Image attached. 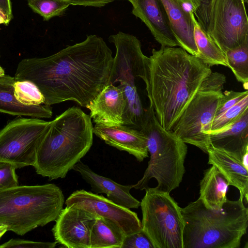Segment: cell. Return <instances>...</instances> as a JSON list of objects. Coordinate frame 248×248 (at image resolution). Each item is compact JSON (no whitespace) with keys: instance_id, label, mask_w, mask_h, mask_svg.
<instances>
[{"instance_id":"1","label":"cell","mask_w":248,"mask_h":248,"mask_svg":"<svg viewBox=\"0 0 248 248\" xmlns=\"http://www.w3.org/2000/svg\"><path fill=\"white\" fill-rule=\"evenodd\" d=\"M113 59L104 39L89 35L46 57L22 60L14 78L33 83L45 105L73 101L86 108L108 84Z\"/></svg>"},{"instance_id":"6","label":"cell","mask_w":248,"mask_h":248,"mask_svg":"<svg viewBox=\"0 0 248 248\" xmlns=\"http://www.w3.org/2000/svg\"><path fill=\"white\" fill-rule=\"evenodd\" d=\"M140 131L146 138L150 159L142 177L133 185V188L145 189L155 178L157 182L156 189L170 193L179 187L185 173L187 145L171 130L161 125L150 103L145 109Z\"/></svg>"},{"instance_id":"41","label":"cell","mask_w":248,"mask_h":248,"mask_svg":"<svg viewBox=\"0 0 248 248\" xmlns=\"http://www.w3.org/2000/svg\"><path fill=\"white\" fill-rule=\"evenodd\" d=\"M5 75V71L3 68L0 65V77Z\"/></svg>"},{"instance_id":"14","label":"cell","mask_w":248,"mask_h":248,"mask_svg":"<svg viewBox=\"0 0 248 248\" xmlns=\"http://www.w3.org/2000/svg\"><path fill=\"white\" fill-rule=\"evenodd\" d=\"M127 0L132 4V13L146 25L161 46H180L160 0Z\"/></svg>"},{"instance_id":"32","label":"cell","mask_w":248,"mask_h":248,"mask_svg":"<svg viewBox=\"0 0 248 248\" xmlns=\"http://www.w3.org/2000/svg\"><path fill=\"white\" fill-rule=\"evenodd\" d=\"M16 167L10 163L0 161V189L18 185Z\"/></svg>"},{"instance_id":"30","label":"cell","mask_w":248,"mask_h":248,"mask_svg":"<svg viewBox=\"0 0 248 248\" xmlns=\"http://www.w3.org/2000/svg\"><path fill=\"white\" fill-rule=\"evenodd\" d=\"M191 10L201 27L206 31L212 0H190Z\"/></svg>"},{"instance_id":"35","label":"cell","mask_w":248,"mask_h":248,"mask_svg":"<svg viewBox=\"0 0 248 248\" xmlns=\"http://www.w3.org/2000/svg\"><path fill=\"white\" fill-rule=\"evenodd\" d=\"M70 5L101 7L116 0H66Z\"/></svg>"},{"instance_id":"36","label":"cell","mask_w":248,"mask_h":248,"mask_svg":"<svg viewBox=\"0 0 248 248\" xmlns=\"http://www.w3.org/2000/svg\"><path fill=\"white\" fill-rule=\"evenodd\" d=\"M0 11L9 23L12 18L11 2L10 0H0Z\"/></svg>"},{"instance_id":"26","label":"cell","mask_w":248,"mask_h":248,"mask_svg":"<svg viewBox=\"0 0 248 248\" xmlns=\"http://www.w3.org/2000/svg\"><path fill=\"white\" fill-rule=\"evenodd\" d=\"M227 67L236 79L247 90L248 83V42L228 50L225 54Z\"/></svg>"},{"instance_id":"4","label":"cell","mask_w":248,"mask_h":248,"mask_svg":"<svg viewBox=\"0 0 248 248\" xmlns=\"http://www.w3.org/2000/svg\"><path fill=\"white\" fill-rule=\"evenodd\" d=\"M240 195L219 210L206 208L199 198L184 208L183 248H238L248 226V209Z\"/></svg>"},{"instance_id":"42","label":"cell","mask_w":248,"mask_h":248,"mask_svg":"<svg viewBox=\"0 0 248 248\" xmlns=\"http://www.w3.org/2000/svg\"><path fill=\"white\" fill-rule=\"evenodd\" d=\"M246 2H248V0H245Z\"/></svg>"},{"instance_id":"7","label":"cell","mask_w":248,"mask_h":248,"mask_svg":"<svg viewBox=\"0 0 248 248\" xmlns=\"http://www.w3.org/2000/svg\"><path fill=\"white\" fill-rule=\"evenodd\" d=\"M226 83L225 76L211 72L173 125L171 131L186 143L207 154L209 133Z\"/></svg>"},{"instance_id":"25","label":"cell","mask_w":248,"mask_h":248,"mask_svg":"<svg viewBox=\"0 0 248 248\" xmlns=\"http://www.w3.org/2000/svg\"><path fill=\"white\" fill-rule=\"evenodd\" d=\"M118 86L123 91L125 102L123 125L140 130L144 120L145 109L143 108L136 84L120 82Z\"/></svg>"},{"instance_id":"34","label":"cell","mask_w":248,"mask_h":248,"mask_svg":"<svg viewBox=\"0 0 248 248\" xmlns=\"http://www.w3.org/2000/svg\"><path fill=\"white\" fill-rule=\"evenodd\" d=\"M57 242H38L22 239H11L0 245V248H54Z\"/></svg>"},{"instance_id":"28","label":"cell","mask_w":248,"mask_h":248,"mask_svg":"<svg viewBox=\"0 0 248 248\" xmlns=\"http://www.w3.org/2000/svg\"><path fill=\"white\" fill-rule=\"evenodd\" d=\"M14 95L16 100L25 105L44 104V97L38 87L28 80H16L14 84Z\"/></svg>"},{"instance_id":"18","label":"cell","mask_w":248,"mask_h":248,"mask_svg":"<svg viewBox=\"0 0 248 248\" xmlns=\"http://www.w3.org/2000/svg\"><path fill=\"white\" fill-rule=\"evenodd\" d=\"M210 146L241 161L248 153V109L224 128L209 133Z\"/></svg>"},{"instance_id":"23","label":"cell","mask_w":248,"mask_h":248,"mask_svg":"<svg viewBox=\"0 0 248 248\" xmlns=\"http://www.w3.org/2000/svg\"><path fill=\"white\" fill-rule=\"evenodd\" d=\"M125 235L116 223L97 216L91 231L90 248H121Z\"/></svg>"},{"instance_id":"37","label":"cell","mask_w":248,"mask_h":248,"mask_svg":"<svg viewBox=\"0 0 248 248\" xmlns=\"http://www.w3.org/2000/svg\"><path fill=\"white\" fill-rule=\"evenodd\" d=\"M248 153H246L243 157L241 162L243 164V165L244 166V167L247 169H248Z\"/></svg>"},{"instance_id":"15","label":"cell","mask_w":248,"mask_h":248,"mask_svg":"<svg viewBox=\"0 0 248 248\" xmlns=\"http://www.w3.org/2000/svg\"><path fill=\"white\" fill-rule=\"evenodd\" d=\"M125 102L122 89L108 84L86 108L95 124L113 126L124 124Z\"/></svg>"},{"instance_id":"29","label":"cell","mask_w":248,"mask_h":248,"mask_svg":"<svg viewBox=\"0 0 248 248\" xmlns=\"http://www.w3.org/2000/svg\"><path fill=\"white\" fill-rule=\"evenodd\" d=\"M247 109L248 95L222 114L215 117L212 121L210 132L220 130L232 124Z\"/></svg>"},{"instance_id":"12","label":"cell","mask_w":248,"mask_h":248,"mask_svg":"<svg viewBox=\"0 0 248 248\" xmlns=\"http://www.w3.org/2000/svg\"><path fill=\"white\" fill-rule=\"evenodd\" d=\"M97 215L74 205L66 206L52 232L55 241L67 248H90V234Z\"/></svg>"},{"instance_id":"19","label":"cell","mask_w":248,"mask_h":248,"mask_svg":"<svg viewBox=\"0 0 248 248\" xmlns=\"http://www.w3.org/2000/svg\"><path fill=\"white\" fill-rule=\"evenodd\" d=\"M167 13L171 30L180 47L198 57L199 52L194 36L191 10H186L176 0H160Z\"/></svg>"},{"instance_id":"9","label":"cell","mask_w":248,"mask_h":248,"mask_svg":"<svg viewBox=\"0 0 248 248\" xmlns=\"http://www.w3.org/2000/svg\"><path fill=\"white\" fill-rule=\"evenodd\" d=\"M50 121L40 118L14 119L0 130V161L16 169L33 166L43 134Z\"/></svg>"},{"instance_id":"17","label":"cell","mask_w":248,"mask_h":248,"mask_svg":"<svg viewBox=\"0 0 248 248\" xmlns=\"http://www.w3.org/2000/svg\"><path fill=\"white\" fill-rule=\"evenodd\" d=\"M73 170L80 174L95 193H105L109 200L129 209L138 208L140 206V202L130 194L133 185H121L109 178L100 175L81 160L74 166Z\"/></svg>"},{"instance_id":"2","label":"cell","mask_w":248,"mask_h":248,"mask_svg":"<svg viewBox=\"0 0 248 248\" xmlns=\"http://www.w3.org/2000/svg\"><path fill=\"white\" fill-rule=\"evenodd\" d=\"M149 59L147 95L159 124L171 130L212 70L181 47L153 49Z\"/></svg>"},{"instance_id":"22","label":"cell","mask_w":248,"mask_h":248,"mask_svg":"<svg viewBox=\"0 0 248 248\" xmlns=\"http://www.w3.org/2000/svg\"><path fill=\"white\" fill-rule=\"evenodd\" d=\"M227 180L217 168L212 165L206 170L200 183V197L205 206L219 210L227 200Z\"/></svg>"},{"instance_id":"11","label":"cell","mask_w":248,"mask_h":248,"mask_svg":"<svg viewBox=\"0 0 248 248\" xmlns=\"http://www.w3.org/2000/svg\"><path fill=\"white\" fill-rule=\"evenodd\" d=\"M108 41L114 45L116 54L108 84L136 83V78H140L147 87L149 59L143 53L140 41L136 36L122 31L109 36Z\"/></svg>"},{"instance_id":"5","label":"cell","mask_w":248,"mask_h":248,"mask_svg":"<svg viewBox=\"0 0 248 248\" xmlns=\"http://www.w3.org/2000/svg\"><path fill=\"white\" fill-rule=\"evenodd\" d=\"M64 202L62 190L54 184L0 189V225L23 235L55 221Z\"/></svg>"},{"instance_id":"40","label":"cell","mask_w":248,"mask_h":248,"mask_svg":"<svg viewBox=\"0 0 248 248\" xmlns=\"http://www.w3.org/2000/svg\"><path fill=\"white\" fill-rule=\"evenodd\" d=\"M181 4H188L191 6V0H176Z\"/></svg>"},{"instance_id":"31","label":"cell","mask_w":248,"mask_h":248,"mask_svg":"<svg viewBox=\"0 0 248 248\" xmlns=\"http://www.w3.org/2000/svg\"><path fill=\"white\" fill-rule=\"evenodd\" d=\"M247 95H248L247 90L242 92L232 90L224 91L219 99L215 117L224 113Z\"/></svg>"},{"instance_id":"43","label":"cell","mask_w":248,"mask_h":248,"mask_svg":"<svg viewBox=\"0 0 248 248\" xmlns=\"http://www.w3.org/2000/svg\"><path fill=\"white\" fill-rule=\"evenodd\" d=\"M0 13H1V14H2L0 11Z\"/></svg>"},{"instance_id":"39","label":"cell","mask_w":248,"mask_h":248,"mask_svg":"<svg viewBox=\"0 0 248 248\" xmlns=\"http://www.w3.org/2000/svg\"><path fill=\"white\" fill-rule=\"evenodd\" d=\"M9 22L7 21L4 16L0 13V24H3L8 25Z\"/></svg>"},{"instance_id":"33","label":"cell","mask_w":248,"mask_h":248,"mask_svg":"<svg viewBox=\"0 0 248 248\" xmlns=\"http://www.w3.org/2000/svg\"><path fill=\"white\" fill-rule=\"evenodd\" d=\"M155 248L142 229L125 235L121 248Z\"/></svg>"},{"instance_id":"38","label":"cell","mask_w":248,"mask_h":248,"mask_svg":"<svg viewBox=\"0 0 248 248\" xmlns=\"http://www.w3.org/2000/svg\"><path fill=\"white\" fill-rule=\"evenodd\" d=\"M7 231V227L6 226L0 225V239Z\"/></svg>"},{"instance_id":"13","label":"cell","mask_w":248,"mask_h":248,"mask_svg":"<svg viewBox=\"0 0 248 248\" xmlns=\"http://www.w3.org/2000/svg\"><path fill=\"white\" fill-rule=\"evenodd\" d=\"M64 204L84 208L113 221L125 235L142 229L141 221L135 212L98 194L84 189L77 190L68 197Z\"/></svg>"},{"instance_id":"27","label":"cell","mask_w":248,"mask_h":248,"mask_svg":"<svg viewBox=\"0 0 248 248\" xmlns=\"http://www.w3.org/2000/svg\"><path fill=\"white\" fill-rule=\"evenodd\" d=\"M27 2L32 11L45 21L62 16L70 5L66 0H27Z\"/></svg>"},{"instance_id":"20","label":"cell","mask_w":248,"mask_h":248,"mask_svg":"<svg viewBox=\"0 0 248 248\" xmlns=\"http://www.w3.org/2000/svg\"><path fill=\"white\" fill-rule=\"evenodd\" d=\"M208 163L215 166L227 180L229 186L238 189L240 195L248 202V169L242 162L229 154L210 146Z\"/></svg>"},{"instance_id":"8","label":"cell","mask_w":248,"mask_h":248,"mask_svg":"<svg viewBox=\"0 0 248 248\" xmlns=\"http://www.w3.org/2000/svg\"><path fill=\"white\" fill-rule=\"evenodd\" d=\"M140 202L141 228L155 248H183L181 208L170 193L147 187Z\"/></svg>"},{"instance_id":"21","label":"cell","mask_w":248,"mask_h":248,"mask_svg":"<svg viewBox=\"0 0 248 248\" xmlns=\"http://www.w3.org/2000/svg\"><path fill=\"white\" fill-rule=\"evenodd\" d=\"M14 77L4 75L0 77V112L8 114L37 118H50L53 114L51 106L25 105L19 102L14 95Z\"/></svg>"},{"instance_id":"24","label":"cell","mask_w":248,"mask_h":248,"mask_svg":"<svg viewBox=\"0 0 248 248\" xmlns=\"http://www.w3.org/2000/svg\"><path fill=\"white\" fill-rule=\"evenodd\" d=\"M191 17L194 25V40L199 52L198 58L210 66L214 65L227 66L224 53L201 27L192 11Z\"/></svg>"},{"instance_id":"3","label":"cell","mask_w":248,"mask_h":248,"mask_svg":"<svg viewBox=\"0 0 248 248\" xmlns=\"http://www.w3.org/2000/svg\"><path fill=\"white\" fill-rule=\"evenodd\" d=\"M93 127L90 115L78 107H70L57 116L38 148L36 172L49 180L64 178L91 148Z\"/></svg>"},{"instance_id":"16","label":"cell","mask_w":248,"mask_h":248,"mask_svg":"<svg viewBox=\"0 0 248 248\" xmlns=\"http://www.w3.org/2000/svg\"><path fill=\"white\" fill-rule=\"evenodd\" d=\"M93 133L106 144L127 152L142 162L148 157L147 140L140 130L125 125L113 126L95 124Z\"/></svg>"},{"instance_id":"10","label":"cell","mask_w":248,"mask_h":248,"mask_svg":"<svg viewBox=\"0 0 248 248\" xmlns=\"http://www.w3.org/2000/svg\"><path fill=\"white\" fill-rule=\"evenodd\" d=\"M225 53L248 42L244 0H212L206 31Z\"/></svg>"}]
</instances>
